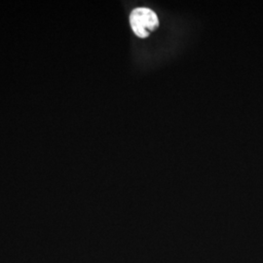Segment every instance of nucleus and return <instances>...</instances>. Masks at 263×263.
Wrapping results in <instances>:
<instances>
[{"instance_id": "obj_1", "label": "nucleus", "mask_w": 263, "mask_h": 263, "mask_svg": "<svg viewBox=\"0 0 263 263\" xmlns=\"http://www.w3.org/2000/svg\"><path fill=\"white\" fill-rule=\"evenodd\" d=\"M132 29L137 36L148 37L159 27V20L155 12L148 8H137L130 16Z\"/></svg>"}]
</instances>
